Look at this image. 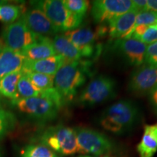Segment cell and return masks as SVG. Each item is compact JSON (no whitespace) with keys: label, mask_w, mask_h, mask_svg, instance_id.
I'll use <instances>...</instances> for the list:
<instances>
[{"label":"cell","mask_w":157,"mask_h":157,"mask_svg":"<svg viewBox=\"0 0 157 157\" xmlns=\"http://www.w3.org/2000/svg\"><path fill=\"white\" fill-rule=\"evenodd\" d=\"M85 66L80 61H66L54 76V87L63 103L71 101L86 81Z\"/></svg>","instance_id":"cell-1"},{"label":"cell","mask_w":157,"mask_h":157,"mask_svg":"<svg viewBox=\"0 0 157 157\" xmlns=\"http://www.w3.org/2000/svg\"><path fill=\"white\" fill-rule=\"evenodd\" d=\"M137 116L138 111L134 103L129 101H120L104 111L101 124L109 132L121 134L134 125Z\"/></svg>","instance_id":"cell-2"},{"label":"cell","mask_w":157,"mask_h":157,"mask_svg":"<svg viewBox=\"0 0 157 157\" xmlns=\"http://www.w3.org/2000/svg\"><path fill=\"white\" fill-rule=\"evenodd\" d=\"M34 7L42 10L53 23L58 31L66 32L76 29L81 25L84 17L70 12L60 0L31 2Z\"/></svg>","instance_id":"cell-3"},{"label":"cell","mask_w":157,"mask_h":157,"mask_svg":"<svg viewBox=\"0 0 157 157\" xmlns=\"http://www.w3.org/2000/svg\"><path fill=\"white\" fill-rule=\"evenodd\" d=\"M40 144L50 148L56 154L70 156L78 153L75 129L64 125L46 129L39 137Z\"/></svg>","instance_id":"cell-4"},{"label":"cell","mask_w":157,"mask_h":157,"mask_svg":"<svg viewBox=\"0 0 157 157\" xmlns=\"http://www.w3.org/2000/svg\"><path fill=\"white\" fill-rule=\"evenodd\" d=\"M12 103L21 112L41 121L53 120L60 108L50 98L41 95L17 99Z\"/></svg>","instance_id":"cell-5"},{"label":"cell","mask_w":157,"mask_h":157,"mask_svg":"<svg viewBox=\"0 0 157 157\" xmlns=\"http://www.w3.org/2000/svg\"><path fill=\"white\" fill-rule=\"evenodd\" d=\"M74 129L77 141L78 153L101 156L113 150L112 141L103 133L89 128L78 127Z\"/></svg>","instance_id":"cell-6"},{"label":"cell","mask_w":157,"mask_h":157,"mask_svg":"<svg viewBox=\"0 0 157 157\" xmlns=\"http://www.w3.org/2000/svg\"><path fill=\"white\" fill-rule=\"evenodd\" d=\"M44 36L32 32L20 17L4 29L0 42L6 48L21 52Z\"/></svg>","instance_id":"cell-7"},{"label":"cell","mask_w":157,"mask_h":157,"mask_svg":"<svg viewBox=\"0 0 157 157\" xmlns=\"http://www.w3.org/2000/svg\"><path fill=\"white\" fill-rule=\"evenodd\" d=\"M115 87L113 78L103 75L98 76L83 90L78 98V103L86 106L103 103L114 95Z\"/></svg>","instance_id":"cell-8"},{"label":"cell","mask_w":157,"mask_h":157,"mask_svg":"<svg viewBox=\"0 0 157 157\" xmlns=\"http://www.w3.org/2000/svg\"><path fill=\"white\" fill-rule=\"evenodd\" d=\"M132 9V0H97L93 2L91 13L95 23H103Z\"/></svg>","instance_id":"cell-9"},{"label":"cell","mask_w":157,"mask_h":157,"mask_svg":"<svg viewBox=\"0 0 157 157\" xmlns=\"http://www.w3.org/2000/svg\"><path fill=\"white\" fill-rule=\"evenodd\" d=\"M157 85V68L145 65L132 72L128 89L136 95H146Z\"/></svg>","instance_id":"cell-10"},{"label":"cell","mask_w":157,"mask_h":157,"mask_svg":"<svg viewBox=\"0 0 157 157\" xmlns=\"http://www.w3.org/2000/svg\"><path fill=\"white\" fill-rule=\"evenodd\" d=\"M105 31V29H101L95 32L90 29L82 28L66 31L63 35L78 49L82 57L89 58L95 54L96 40Z\"/></svg>","instance_id":"cell-11"},{"label":"cell","mask_w":157,"mask_h":157,"mask_svg":"<svg viewBox=\"0 0 157 157\" xmlns=\"http://www.w3.org/2000/svg\"><path fill=\"white\" fill-rule=\"evenodd\" d=\"M21 18L26 26L36 34L46 36V35H54L59 32L47 15L36 7L23 11Z\"/></svg>","instance_id":"cell-12"},{"label":"cell","mask_w":157,"mask_h":157,"mask_svg":"<svg viewBox=\"0 0 157 157\" xmlns=\"http://www.w3.org/2000/svg\"><path fill=\"white\" fill-rule=\"evenodd\" d=\"M114 49L117 50L129 64L140 66L145 62L147 45L133 38L117 39Z\"/></svg>","instance_id":"cell-13"},{"label":"cell","mask_w":157,"mask_h":157,"mask_svg":"<svg viewBox=\"0 0 157 157\" xmlns=\"http://www.w3.org/2000/svg\"><path fill=\"white\" fill-rule=\"evenodd\" d=\"M25 59L22 52L6 48L0 42V78L22 71Z\"/></svg>","instance_id":"cell-14"},{"label":"cell","mask_w":157,"mask_h":157,"mask_svg":"<svg viewBox=\"0 0 157 157\" xmlns=\"http://www.w3.org/2000/svg\"><path fill=\"white\" fill-rule=\"evenodd\" d=\"M65 62L66 60L59 55L42 60H31L25 59L22 71L36 72L47 75L55 76Z\"/></svg>","instance_id":"cell-15"},{"label":"cell","mask_w":157,"mask_h":157,"mask_svg":"<svg viewBox=\"0 0 157 157\" xmlns=\"http://www.w3.org/2000/svg\"><path fill=\"white\" fill-rule=\"evenodd\" d=\"M137 12L132 9L109 22V34L111 39H120L127 36L134 27Z\"/></svg>","instance_id":"cell-16"},{"label":"cell","mask_w":157,"mask_h":157,"mask_svg":"<svg viewBox=\"0 0 157 157\" xmlns=\"http://www.w3.org/2000/svg\"><path fill=\"white\" fill-rule=\"evenodd\" d=\"M139 157H154L157 151V122L146 124L140 143L137 146Z\"/></svg>","instance_id":"cell-17"},{"label":"cell","mask_w":157,"mask_h":157,"mask_svg":"<svg viewBox=\"0 0 157 157\" xmlns=\"http://www.w3.org/2000/svg\"><path fill=\"white\" fill-rule=\"evenodd\" d=\"M21 52L25 58L31 60H42L57 55L52 45V41L47 36L27 47Z\"/></svg>","instance_id":"cell-18"},{"label":"cell","mask_w":157,"mask_h":157,"mask_svg":"<svg viewBox=\"0 0 157 157\" xmlns=\"http://www.w3.org/2000/svg\"><path fill=\"white\" fill-rule=\"evenodd\" d=\"M52 41L57 55L62 56L66 61H79L82 58L78 49L63 34H56Z\"/></svg>","instance_id":"cell-19"},{"label":"cell","mask_w":157,"mask_h":157,"mask_svg":"<svg viewBox=\"0 0 157 157\" xmlns=\"http://www.w3.org/2000/svg\"><path fill=\"white\" fill-rule=\"evenodd\" d=\"M23 75V71H17L10 74L0 78V95L10 99L12 101L17 99V85Z\"/></svg>","instance_id":"cell-20"},{"label":"cell","mask_w":157,"mask_h":157,"mask_svg":"<svg viewBox=\"0 0 157 157\" xmlns=\"http://www.w3.org/2000/svg\"><path fill=\"white\" fill-rule=\"evenodd\" d=\"M125 38H133L144 43L153 44L157 42V24L138 25L129 31Z\"/></svg>","instance_id":"cell-21"},{"label":"cell","mask_w":157,"mask_h":157,"mask_svg":"<svg viewBox=\"0 0 157 157\" xmlns=\"http://www.w3.org/2000/svg\"><path fill=\"white\" fill-rule=\"evenodd\" d=\"M23 13L21 6L13 4L0 5V22L10 24L19 19Z\"/></svg>","instance_id":"cell-22"},{"label":"cell","mask_w":157,"mask_h":157,"mask_svg":"<svg viewBox=\"0 0 157 157\" xmlns=\"http://www.w3.org/2000/svg\"><path fill=\"white\" fill-rule=\"evenodd\" d=\"M35 87L41 92L54 87V76L36 73V72L23 71Z\"/></svg>","instance_id":"cell-23"},{"label":"cell","mask_w":157,"mask_h":157,"mask_svg":"<svg viewBox=\"0 0 157 157\" xmlns=\"http://www.w3.org/2000/svg\"><path fill=\"white\" fill-rule=\"evenodd\" d=\"M41 95V91L33 85L28 77L23 73L17 85V99L38 97Z\"/></svg>","instance_id":"cell-24"},{"label":"cell","mask_w":157,"mask_h":157,"mask_svg":"<svg viewBox=\"0 0 157 157\" xmlns=\"http://www.w3.org/2000/svg\"><path fill=\"white\" fill-rule=\"evenodd\" d=\"M21 157H61L42 144L28 145L21 153Z\"/></svg>","instance_id":"cell-25"},{"label":"cell","mask_w":157,"mask_h":157,"mask_svg":"<svg viewBox=\"0 0 157 157\" xmlns=\"http://www.w3.org/2000/svg\"><path fill=\"white\" fill-rule=\"evenodd\" d=\"M15 117L11 112L0 105V139L8 134L14 128Z\"/></svg>","instance_id":"cell-26"},{"label":"cell","mask_w":157,"mask_h":157,"mask_svg":"<svg viewBox=\"0 0 157 157\" xmlns=\"http://www.w3.org/2000/svg\"><path fill=\"white\" fill-rule=\"evenodd\" d=\"M63 3L70 12L82 17H84L90 5L85 0H63Z\"/></svg>","instance_id":"cell-27"},{"label":"cell","mask_w":157,"mask_h":157,"mask_svg":"<svg viewBox=\"0 0 157 157\" xmlns=\"http://www.w3.org/2000/svg\"><path fill=\"white\" fill-rule=\"evenodd\" d=\"M155 24H157V12H140V13H137L133 29L138 26V25H149Z\"/></svg>","instance_id":"cell-28"},{"label":"cell","mask_w":157,"mask_h":157,"mask_svg":"<svg viewBox=\"0 0 157 157\" xmlns=\"http://www.w3.org/2000/svg\"><path fill=\"white\" fill-rule=\"evenodd\" d=\"M145 63L146 65L157 68V42L147 46Z\"/></svg>","instance_id":"cell-29"},{"label":"cell","mask_w":157,"mask_h":157,"mask_svg":"<svg viewBox=\"0 0 157 157\" xmlns=\"http://www.w3.org/2000/svg\"><path fill=\"white\" fill-rule=\"evenodd\" d=\"M149 100L153 109L157 114V85L149 93Z\"/></svg>","instance_id":"cell-30"},{"label":"cell","mask_w":157,"mask_h":157,"mask_svg":"<svg viewBox=\"0 0 157 157\" xmlns=\"http://www.w3.org/2000/svg\"><path fill=\"white\" fill-rule=\"evenodd\" d=\"M133 9L137 13L146 11V0H132Z\"/></svg>","instance_id":"cell-31"},{"label":"cell","mask_w":157,"mask_h":157,"mask_svg":"<svg viewBox=\"0 0 157 157\" xmlns=\"http://www.w3.org/2000/svg\"><path fill=\"white\" fill-rule=\"evenodd\" d=\"M146 11L157 12V0H146Z\"/></svg>","instance_id":"cell-32"},{"label":"cell","mask_w":157,"mask_h":157,"mask_svg":"<svg viewBox=\"0 0 157 157\" xmlns=\"http://www.w3.org/2000/svg\"><path fill=\"white\" fill-rule=\"evenodd\" d=\"M78 157H110V156H88V155H82V156H79Z\"/></svg>","instance_id":"cell-33"},{"label":"cell","mask_w":157,"mask_h":157,"mask_svg":"<svg viewBox=\"0 0 157 157\" xmlns=\"http://www.w3.org/2000/svg\"><path fill=\"white\" fill-rule=\"evenodd\" d=\"M7 3V1H5V0H0V5H4V4Z\"/></svg>","instance_id":"cell-34"},{"label":"cell","mask_w":157,"mask_h":157,"mask_svg":"<svg viewBox=\"0 0 157 157\" xmlns=\"http://www.w3.org/2000/svg\"><path fill=\"white\" fill-rule=\"evenodd\" d=\"M0 99H1V95H0Z\"/></svg>","instance_id":"cell-35"}]
</instances>
